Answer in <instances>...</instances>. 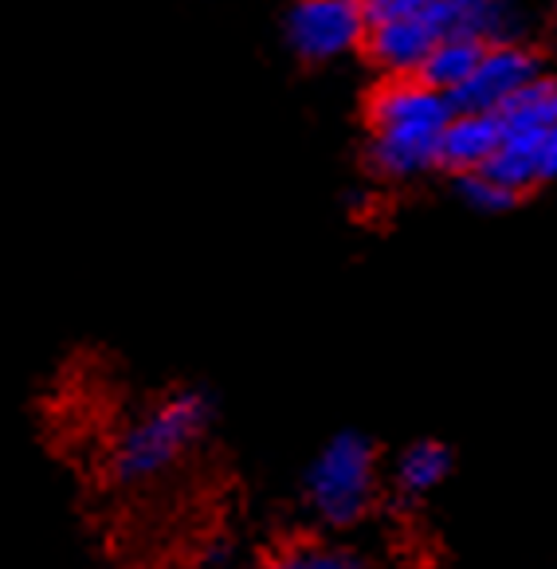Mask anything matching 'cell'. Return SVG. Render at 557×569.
<instances>
[{"mask_svg":"<svg viewBox=\"0 0 557 569\" xmlns=\"http://www.w3.org/2000/svg\"><path fill=\"white\" fill-rule=\"evenodd\" d=\"M440 32L428 12H405V17H377L366 28V51L377 68L389 76H416L428 51L436 48Z\"/></svg>","mask_w":557,"mask_h":569,"instance_id":"cell-5","label":"cell"},{"mask_svg":"<svg viewBox=\"0 0 557 569\" xmlns=\"http://www.w3.org/2000/svg\"><path fill=\"white\" fill-rule=\"evenodd\" d=\"M499 118L507 130H538V134H546L549 126H557V79H530L499 110Z\"/></svg>","mask_w":557,"mask_h":569,"instance_id":"cell-11","label":"cell"},{"mask_svg":"<svg viewBox=\"0 0 557 569\" xmlns=\"http://www.w3.org/2000/svg\"><path fill=\"white\" fill-rule=\"evenodd\" d=\"M208 425V401L200 393H173L146 412L115 452V476L122 483H142L177 463V456L205 432Z\"/></svg>","mask_w":557,"mask_h":569,"instance_id":"cell-1","label":"cell"},{"mask_svg":"<svg viewBox=\"0 0 557 569\" xmlns=\"http://www.w3.org/2000/svg\"><path fill=\"white\" fill-rule=\"evenodd\" d=\"M451 471V452L436 440H420L412 445L397 463V483L408 495H425L436 483H444V476Z\"/></svg>","mask_w":557,"mask_h":569,"instance_id":"cell-12","label":"cell"},{"mask_svg":"<svg viewBox=\"0 0 557 569\" xmlns=\"http://www.w3.org/2000/svg\"><path fill=\"white\" fill-rule=\"evenodd\" d=\"M440 130L444 126H374V142H369V158L381 173L389 177H416L428 166L440 161Z\"/></svg>","mask_w":557,"mask_h":569,"instance_id":"cell-7","label":"cell"},{"mask_svg":"<svg viewBox=\"0 0 557 569\" xmlns=\"http://www.w3.org/2000/svg\"><path fill=\"white\" fill-rule=\"evenodd\" d=\"M459 193H464V201L471 204V209L479 212H503L515 204L518 193H510V189H503L495 177H487L483 169H471V173H464V181H459Z\"/></svg>","mask_w":557,"mask_h":569,"instance_id":"cell-13","label":"cell"},{"mask_svg":"<svg viewBox=\"0 0 557 569\" xmlns=\"http://www.w3.org/2000/svg\"><path fill=\"white\" fill-rule=\"evenodd\" d=\"M428 20L440 36H471L483 43L510 40L518 32V12L507 0H440L428 9Z\"/></svg>","mask_w":557,"mask_h":569,"instance_id":"cell-8","label":"cell"},{"mask_svg":"<svg viewBox=\"0 0 557 569\" xmlns=\"http://www.w3.org/2000/svg\"><path fill=\"white\" fill-rule=\"evenodd\" d=\"M361 0H299L287 17V40L302 59H334L366 40Z\"/></svg>","mask_w":557,"mask_h":569,"instance_id":"cell-3","label":"cell"},{"mask_svg":"<svg viewBox=\"0 0 557 569\" xmlns=\"http://www.w3.org/2000/svg\"><path fill=\"white\" fill-rule=\"evenodd\" d=\"M541 138L546 134H538V130H507L495 158L483 166V173L495 177L510 193H526L534 181H546L541 177Z\"/></svg>","mask_w":557,"mask_h":569,"instance_id":"cell-9","label":"cell"},{"mask_svg":"<svg viewBox=\"0 0 557 569\" xmlns=\"http://www.w3.org/2000/svg\"><path fill=\"white\" fill-rule=\"evenodd\" d=\"M541 177H557V126H549L541 138Z\"/></svg>","mask_w":557,"mask_h":569,"instance_id":"cell-16","label":"cell"},{"mask_svg":"<svg viewBox=\"0 0 557 569\" xmlns=\"http://www.w3.org/2000/svg\"><path fill=\"white\" fill-rule=\"evenodd\" d=\"M287 566H307V569H350L358 566V558H350L346 550H330V546H299L295 558H284Z\"/></svg>","mask_w":557,"mask_h":569,"instance_id":"cell-14","label":"cell"},{"mask_svg":"<svg viewBox=\"0 0 557 569\" xmlns=\"http://www.w3.org/2000/svg\"><path fill=\"white\" fill-rule=\"evenodd\" d=\"M483 51H487V43L471 40V36H440L416 76L425 79V83H432V87H440V91L451 94V91H459L467 79H471V71L479 68Z\"/></svg>","mask_w":557,"mask_h":569,"instance_id":"cell-10","label":"cell"},{"mask_svg":"<svg viewBox=\"0 0 557 569\" xmlns=\"http://www.w3.org/2000/svg\"><path fill=\"white\" fill-rule=\"evenodd\" d=\"M507 126H503L499 110H456L440 130V166L456 169V173H471L483 169L499 150Z\"/></svg>","mask_w":557,"mask_h":569,"instance_id":"cell-6","label":"cell"},{"mask_svg":"<svg viewBox=\"0 0 557 569\" xmlns=\"http://www.w3.org/2000/svg\"><path fill=\"white\" fill-rule=\"evenodd\" d=\"M530 79H538V59L510 40L487 43L479 68L459 91H451L456 110H503Z\"/></svg>","mask_w":557,"mask_h":569,"instance_id":"cell-4","label":"cell"},{"mask_svg":"<svg viewBox=\"0 0 557 569\" xmlns=\"http://www.w3.org/2000/svg\"><path fill=\"white\" fill-rule=\"evenodd\" d=\"M374 445L358 432L334 436L307 479L310 507L330 527H354L374 502Z\"/></svg>","mask_w":557,"mask_h":569,"instance_id":"cell-2","label":"cell"},{"mask_svg":"<svg viewBox=\"0 0 557 569\" xmlns=\"http://www.w3.org/2000/svg\"><path fill=\"white\" fill-rule=\"evenodd\" d=\"M361 4H366V17L377 20V17H405V12H428L440 0H361Z\"/></svg>","mask_w":557,"mask_h":569,"instance_id":"cell-15","label":"cell"}]
</instances>
